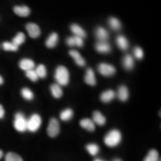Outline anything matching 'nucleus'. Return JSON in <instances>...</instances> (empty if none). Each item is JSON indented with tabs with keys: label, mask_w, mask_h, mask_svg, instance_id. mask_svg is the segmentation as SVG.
<instances>
[{
	"label": "nucleus",
	"mask_w": 161,
	"mask_h": 161,
	"mask_svg": "<svg viewBox=\"0 0 161 161\" xmlns=\"http://www.w3.org/2000/svg\"><path fill=\"white\" fill-rule=\"evenodd\" d=\"M26 40L25 35L23 32H19L17 35L13 38L12 42L17 47H19L25 42Z\"/></svg>",
	"instance_id": "393cba45"
},
{
	"label": "nucleus",
	"mask_w": 161,
	"mask_h": 161,
	"mask_svg": "<svg viewBox=\"0 0 161 161\" xmlns=\"http://www.w3.org/2000/svg\"><path fill=\"white\" fill-rule=\"evenodd\" d=\"M159 161H161V160H160V159H159Z\"/></svg>",
	"instance_id": "ea45409f"
},
{
	"label": "nucleus",
	"mask_w": 161,
	"mask_h": 161,
	"mask_svg": "<svg viewBox=\"0 0 161 161\" xmlns=\"http://www.w3.org/2000/svg\"><path fill=\"white\" fill-rule=\"evenodd\" d=\"M134 56L138 60H141L142 59L143 56H144V53L142 50V48L140 47H136L134 49Z\"/></svg>",
	"instance_id": "72a5a7b5"
},
{
	"label": "nucleus",
	"mask_w": 161,
	"mask_h": 161,
	"mask_svg": "<svg viewBox=\"0 0 161 161\" xmlns=\"http://www.w3.org/2000/svg\"><path fill=\"white\" fill-rule=\"evenodd\" d=\"M116 43L117 46L122 51L128 50L129 47V42L127 38L123 35H118L116 38Z\"/></svg>",
	"instance_id": "2eb2a0df"
},
{
	"label": "nucleus",
	"mask_w": 161,
	"mask_h": 161,
	"mask_svg": "<svg viewBox=\"0 0 161 161\" xmlns=\"http://www.w3.org/2000/svg\"><path fill=\"white\" fill-rule=\"evenodd\" d=\"M5 115V110L3 106L0 104V119H3Z\"/></svg>",
	"instance_id": "f704fd0d"
},
{
	"label": "nucleus",
	"mask_w": 161,
	"mask_h": 161,
	"mask_svg": "<svg viewBox=\"0 0 161 161\" xmlns=\"http://www.w3.org/2000/svg\"><path fill=\"white\" fill-rule=\"evenodd\" d=\"M20 68L24 71L26 72L31 69H34L35 64L34 62L29 58H23L19 62Z\"/></svg>",
	"instance_id": "f8f14e48"
},
{
	"label": "nucleus",
	"mask_w": 161,
	"mask_h": 161,
	"mask_svg": "<svg viewBox=\"0 0 161 161\" xmlns=\"http://www.w3.org/2000/svg\"><path fill=\"white\" fill-rule=\"evenodd\" d=\"M2 46L3 50L6 52H17L19 50V47L15 46L12 42H4Z\"/></svg>",
	"instance_id": "cd10ccee"
},
{
	"label": "nucleus",
	"mask_w": 161,
	"mask_h": 161,
	"mask_svg": "<svg viewBox=\"0 0 161 161\" xmlns=\"http://www.w3.org/2000/svg\"><path fill=\"white\" fill-rule=\"evenodd\" d=\"M60 132V124L56 118H52L47 128V134L50 137L58 136Z\"/></svg>",
	"instance_id": "39448f33"
},
{
	"label": "nucleus",
	"mask_w": 161,
	"mask_h": 161,
	"mask_svg": "<svg viewBox=\"0 0 161 161\" xmlns=\"http://www.w3.org/2000/svg\"><path fill=\"white\" fill-rule=\"evenodd\" d=\"M4 83V79L0 75V86H1Z\"/></svg>",
	"instance_id": "c9c22d12"
},
{
	"label": "nucleus",
	"mask_w": 161,
	"mask_h": 161,
	"mask_svg": "<svg viewBox=\"0 0 161 161\" xmlns=\"http://www.w3.org/2000/svg\"><path fill=\"white\" fill-rule=\"evenodd\" d=\"M13 12L20 17H27L30 14L31 10L27 6H15L13 8Z\"/></svg>",
	"instance_id": "4468645a"
},
{
	"label": "nucleus",
	"mask_w": 161,
	"mask_h": 161,
	"mask_svg": "<svg viewBox=\"0 0 161 161\" xmlns=\"http://www.w3.org/2000/svg\"><path fill=\"white\" fill-rule=\"evenodd\" d=\"M26 29L32 38H38L41 35V29L36 23H29L26 25Z\"/></svg>",
	"instance_id": "0eeeda50"
},
{
	"label": "nucleus",
	"mask_w": 161,
	"mask_h": 161,
	"mask_svg": "<svg viewBox=\"0 0 161 161\" xmlns=\"http://www.w3.org/2000/svg\"><path fill=\"white\" fill-rule=\"evenodd\" d=\"M58 41V35L57 33L53 32L48 37L46 41V46L48 48H53L57 46Z\"/></svg>",
	"instance_id": "412c9836"
},
{
	"label": "nucleus",
	"mask_w": 161,
	"mask_h": 161,
	"mask_svg": "<svg viewBox=\"0 0 161 161\" xmlns=\"http://www.w3.org/2000/svg\"><path fill=\"white\" fill-rule=\"evenodd\" d=\"M80 127H82L83 128L86 129V130L90 132L94 131L96 128L94 122L92 121V120L88 118H85V119H81L80 122Z\"/></svg>",
	"instance_id": "aec40b11"
},
{
	"label": "nucleus",
	"mask_w": 161,
	"mask_h": 161,
	"mask_svg": "<svg viewBox=\"0 0 161 161\" xmlns=\"http://www.w3.org/2000/svg\"><path fill=\"white\" fill-rule=\"evenodd\" d=\"M21 95L23 97V98H25V100H28V101L32 100L34 97L33 92L29 88H26V87L23 88L22 89Z\"/></svg>",
	"instance_id": "c85d7f7f"
},
{
	"label": "nucleus",
	"mask_w": 161,
	"mask_h": 161,
	"mask_svg": "<svg viewBox=\"0 0 161 161\" xmlns=\"http://www.w3.org/2000/svg\"><path fill=\"white\" fill-rule=\"evenodd\" d=\"M84 80L86 83L89 86H94L96 84V78L94 72L92 69L88 68L86 69V73L84 77Z\"/></svg>",
	"instance_id": "9d476101"
},
{
	"label": "nucleus",
	"mask_w": 161,
	"mask_h": 161,
	"mask_svg": "<svg viewBox=\"0 0 161 161\" xmlns=\"http://www.w3.org/2000/svg\"><path fill=\"white\" fill-rule=\"evenodd\" d=\"M108 24L110 28L115 31H118L121 29V22L116 17H110L108 20Z\"/></svg>",
	"instance_id": "b1692460"
},
{
	"label": "nucleus",
	"mask_w": 161,
	"mask_h": 161,
	"mask_svg": "<svg viewBox=\"0 0 161 161\" xmlns=\"http://www.w3.org/2000/svg\"><path fill=\"white\" fill-rule=\"evenodd\" d=\"M95 35L98 41H108L109 38L108 31L103 27H98L96 29Z\"/></svg>",
	"instance_id": "1a4fd4ad"
},
{
	"label": "nucleus",
	"mask_w": 161,
	"mask_h": 161,
	"mask_svg": "<svg viewBox=\"0 0 161 161\" xmlns=\"http://www.w3.org/2000/svg\"><path fill=\"white\" fill-rule=\"evenodd\" d=\"M42 124V119L38 114H33L28 119L27 130L30 132H36L39 130Z\"/></svg>",
	"instance_id": "20e7f679"
},
{
	"label": "nucleus",
	"mask_w": 161,
	"mask_h": 161,
	"mask_svg": "<svg viewBox=\"0 0 161 161\" xmlns=\"http://www.w3.org/2000/svg\"><path fill=\"white\" fill-rule=\"evenodd\" d=\"M69 55L73 58L75 60L76 64L80 66V67H83L86 65V60L84 58L81 56L80 53L78 51L75 50H72L69 52Z\"/></svg>",
	"instance_id": "9b49d317"
},
{
	"label": "nucleus",
	"mask_w": 161,
	"mask_h": 161,
	"mask_svg": "<svg viewBox=\"0 0 161 161\" xmlns=\"http://www.w3.org/2000/svg\"><path fill=\"white\" fill-rule=\"evenodd\" d=\"M3 156V152L1 150H0V159L2 158Z\"/></svg>",
	"instance_id": "e433bc0d"
},
{
	"label": "nucleus",
	"mask_w": 161,
	"mask_h": 161,
	"mask_svg": "<svg viewBox=\"0 0 161 161\" xmlns=\"http://www.w3.org/2000/svg\"><path fill=\"white\" fill-rule=\"evenodd\" d=\"M93 161H104L103 160H102V159H95Z\"/></svg>",
	"instance_id": "4c0bfd02"
},
{
	"label": "nucleus",
	"mask_w": 161,
	"mask_h": 161,
	"mask_svg": "<svg viewBox=\"0 0 161 161\" xmlns=\"http://www.w3.org/2000/svg\"><path fill=\"white\" fill-rule=\"evenodd\" d=\"M54 78L60 86H65L69 82V72L64 66H59L56 69Z\"/></svg>",
	"instance_id": "f03ea898"
},
{
	"label": "nucleus",
	"mask_w": 161,
	"mask_h": 161,
	"mask_svg": "<svg viewBox=\"0 0 161 161\" xmlns=\"http://www.w3.org/2000/svg\"><path fill=\"white\" fill-rule=\"evenodd\" d=\"M143 161H159V153L157 150H150Z\"/></svg>",
	"instance_id": "bb28decb"
},
{
	"label": "nucleus",
	"mask_w": 161,
	"mask_h": 161,
	"mask_svg": "<svg viewBox=\"0 0 161 161\" xmlns=\"http://www.w3.org/2000/svg\"><path fill=\"white\" fill-rule=\"evenodd\" d=\"M38 78H44L47 76V69L46 66L44 64H41L38 65L36 69H35Z\"/></svg>",
	"instance_id": "7c9ffc66"
},
{
	"label": "nucleus",
	"mask_w": 161,
	"mask_h": 161,
	"mask_svg": "<svg viewBox=\"0 0 161 161\" xmlns=\"http://www.w3.org/2000/svg\"><path fill=\"white\" fill-rule=\"evenodd\" d=\"M66 44L69 47H82L84 46V40L83 38L74 36H70L66 39Z\"/></svg>",
	"instance_id": "ddd939ff"
},
{
	"label": "nucleus",
	"mask_w": 161,
	"mask_h": 161,
	"mask_svg": "<svg viewBox=\"0 0 161 161\" xmlns=\"http://www.w3.org/2000/svg\"><path fill=\"white\" fill-rule=\"evenodd\" d=\"M28 119L22 112H17L14 116V127L17 131L23 132L27 130Z\"/></svg>",
	"instance_id": "7ed1b4c3"
},
{
	"label": "nucleus",
	"mask_w": 161,
	"mask_h": 161,
	"mask_svg": "<svg viewBox=\"0 0 161 161\" xmlns=\"http://www.w3.org/2000/svg\"><path fill=\"white\" fill-rule=\"evenodd\" d=\"M96 50L102 54H107L111 51V46L108 41H98L95 45Z\"/></svg>",
	"instance_id": "6e6552de"
},
{
	"label": "nucleus",
	"mask_w": 161,
	"mask_h": 161,
	"mask_svg": "<svg viewBox=\"0 0 161 161\" xmlns=\"http://www.w3.org/2000/svg\"><path fill=\"white\" fill-rule=\"evenodd\" d=\"M26 76L29 78V80L33 82H36L38 80V76L36 74L35 69H31L26 72Z\"/></svg>",
	"instance_id": "473e14b6"
},
{
	"label": "nucleus",
	"mask_w": 161,
	"mask_h": 161,
	"mask_svg": "<svg viewBox=\"0 0 161 161\" xmlns=\"http://www.w3.org/2000/svg\"><path fill=\"white\" fill-rule=\"evenodd\" d=\"M70 29L71 32L74 34V36L80 37L83 39L86 38V31L80 25L77 24H72L70 27Z\"/></svg>",
	"instance_id": "dca6fc26"
},
{
	"label": "nucleus",
	"mask_w": 161,
	"mask_h": 161,
	"mask_svg": "<svg viewBox=\"0 0 161 161\" xmlns=\"http://www.w3.org/2000/svg\"><path fill=\"white\" fill-rule=\"evenodd\" d=\"M116 96L119 100L122 102H125L129 97V92L127 87L125 86H121L118 88Z\"/></svg>",
	"instance_id": "6ab92c4d"
},
{
	"label": "nucleus",
	"mask_w": 161,
	"mask_h": 161,
	"mask_svg": "<svg viewBox=\"0 0 161 161\" xmlns=\"http://www.w3.org/2000/svg\"><path fill=\"white\" fill-rule=\"evenodd\" d=\"M6 161H23L22 158L16 153L9 152L6 154L5 158Z\"/></svg>",
	"instance_id": "2f4dec72"
},
{
	"label": "nucleus",
	"mask_w": 161,
	"mask_h": 161,
	"mask_svg": "<svg viewBox=\"0 0 161 161\" xmlns=\"http://www.w3.org/2000/svg\"><path fill=\"white\" fill-rule=\"evenodd\" d=\"M86 149L91 155L95 156L98 153L100 148L97 144L95 143H90L86 145Z\"/></svg>",
	"instance_id": "c756f323"
},
{
	"label": "nucleus",
	"mask_w": 161,
	"mask_h": 161,
	"mask_svg": "<svg viewBox=\"0 0 161 161\" xmlns=\"http://www.w3.org/2000/svg\"><path fill=\"white\" fill-rule=\"evenodd\" d=\"M116 97V93L114 90H109L102 92L100 95V100L104 103H109Z\"/></svg>",
	"instance_id": "f3484780"
},
{
	"label": "nucleus",
	"mask_w": 161,
	"mask_h": 161,
	"mask_svg": "<svg viewBox=\"0 0 161 161\" xmlns=\"http://www.w3.org/2000/svg\"><path fill=\"white\" fill-rule=\"evenodd\" d=\"M121 133L118 130H112L106 134L104 138V144L110 147H114L121 143Z\"/></svg>",
	"instance_id": "f257e3e1"
},
{
	"label": "nucleus",
	"mask_w": 161,
	"mask_h": 161,
	"mask_svg": "<svg viewBox=\"0 0 161 161\" xmlns=\"http://www.w3.org/2000/svg\"><path fill=\"white\" fill-rule=\"evenodd\" d=\"M113 161H122L121 159H115Z\"/></svg>",
	"instance_id": "58836bf2"
},
{
	"label": "nucleus",
	"mask_w": 161,
	"mask_h": 161,
	"mask_svg": "<svg viewBox=\"0 0 161 161\" xmlns=\"http://www.w3.org/2000/svg\"><path fill=\"white\" fill-rule=\"evenodd\" d=\"M74 115V112L72 110L70 109H66L63 110L60 114V118L61 120L64 121H68L72 119Z\"/></svg>",
	"instance_id": "a878e982"
},
{
	"label": "nucleus",
	"mask_w": 161,
	"mask_h": 161,
	"mask_svg": "<svg viewBox=\"0 0 161 161\" xmlns=\"http://www.w3.org/2000/svg\"><path fill=\"white\" fill-rule=\"evenodd\" d=\"M92 121L94 122V124H97L98 125L102 126L106 124V119L101 112L96 110L93 112Z\"/></svg>",
	"instance_id": "a211bd4d"
},
{
	"label": "nucleus",
	"mask_w": 161,
	"mask_h": 161,
	"mask_svg": "<svg viewBox=\"0 0 161 161\" xmlns=\"http://www.w3.org/2000/svg\"><path fill=\"white\" fill-rule=\"evenodd\" d=\"M98 71L104 76H111L115 75L116 69L110 64L102 63L98 66Z\"/></svg>",
	"instance_id": "423d86ee"
},
{
	"label": "nucleus",
	"mask_w": 161,
	"mask_h": 161,
	"mask_svg": "<svg viewBox=\"0 0 161 161\" xmlns=\"http://www.w3.org/2000/svg\"><path fill=\"white\" fill-rule=\"evenodd\" d=\"M122 65L124 68L127 70H131L134 66V61L132 56L130 54H126L122 60Z\"/></svg>",
	"instance_id": "4be33fe9"
},
{
	"label": "nucleus",
	"mask_w": 161,
	"mask_h": 161,
	"mask_svg": "<svg viewBox=\"0 0 161 161\" xmlns=\"http://www.w3.org/2000/svg\"><path fill=\"white\" fill-rule=\"evenodd\" d=\"M50 91L53 96L56 98H59L63 95V90L61 86L58 84H54L50 86Z\"/></svg>",
	"instance_id": "5701e85b"
}]
</instances>
